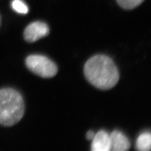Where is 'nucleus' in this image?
<instances>
[{
	"label": "nucleus",
	"instance_id": "nucleus-1",
	"mask_svg": "<svg viewBox=\"0 0 151 151\" xmlns=\"http://www.w3.org/2000/svg\"><path fill=\"white\" fill-rule=\"evenodd\" d=\"M85 75L93 86L101 90H109L119 81V72L113 60L105 55H96L87 61Z\"/></svg>",
	"mask_w": 151,
	"mask_h": 151
},
{
	"label": "nucleus",
	"instance_id": "nucleus-2",
	"mask_svg": "<svg viewBox=\"0 0 151 151\" xmlns=\"http://www.w3.org/2000/svg\"><path fill=\"white\" fill-rule=\"evenodd\" d=\"M24 103L19 92L12 88L0 90V124L10 127L17 123L24 113Z\"/></svg>",
	"mask_w": 151,
	"mask_h": 151
},
{
	"label": "nucleus",
	"instance_id": "nucleus-3",
	"mask_svg": "<svg viewBox=\"0 0 151 151\" xmlns=\"http://www.w3.org/2000/svg\"><path fill=\"white\" fill-rule=\"evenodd\" d=\"M25 63L29 70L43 78H52L58 71L54 62L44 55H29L26 59Z\"/></svg>",
	"mask_w": 151,
	"mask_h": 151
},
{
	"label": "nucleus",
	"instance_id": "nucleus-4",
	"mask_svg": "<svg viewBox=\"0 0 151 151\" xmlns=\"http://www.w3.org/2000/svg\"><path fill=\"white\" fill-rule=\"evenodd\" d=\"M48 25L43 22H34L29 24L24 32V37L29 43H33L48 35Z\"/></svg>",
	"mask_w": 151,
	"mask_h": 151
},
{
	"label": "nucleus",
	"instance_id": "nucleus-5",
	"mask_svg": "<svg viewBox=\"0 0 151 151\" xmlns=\"http://www.w3.org/2000/svg\"><path fill=\"white\" fill-rule=\"evenodd\" d=\"M110 151H126L129 150L130 142L128 138L119 130H114L110 134Z\"/></svg>",
	"mask_w": 151,
	"mask_h": 151
},
{
	"label": "nucleus",
	"instance_id": "nucleus-6",
	"mask_svg": "<svg viewBox=\"0 0 151 151\" xmlns=\"http://www.w3.org/2000/svg\"><path fill=\"white\" fill-rule=\"evenodd\" d=\"M91 143V151H110V134L105 130H100L94 135Z\"/></svg>",
	"mask_w": 151,
	"mask_h": 151
},
{
	"label": "nucleus",
	"instance_id": "nucleus-7",
	"mask_svg": "<svg viewBox=\"0 0 151 151\" xmlns=\"http://www.w3.org/2000/svg\"><path fill=\"white\" fill-rule=\"evenodd\" d=\"M136 148L140 151H149L151 150V135L150 132L140 134L136 142Z\"/></svg>",
	"mask_w": 151,
	"mask_h": 151
},
{
	"label": "nucleus",
	"instance_id": "nucleus-8",
	"mask_svg": "<svg viewBox=\"0 0 151 151\" xmlns=\"http://www.w3.org/2000/svg\"><path fill=\"white\" fill-rule=\"evenodd\" d=\"M144 0H116L119 5L124 9L130 10L139 5Z\"/></svg>",
	"mask_w": 151,
	"mask_h": 151
},
{
	"label": "nucleus",
	"instance_id": "nucleus-9",
	"mask_svg": "<svg viewBox=\"0 0 151 151\" xmlns=\"http://www.w3.org/2000/svg\"><path fill=\"white\" fill-rule=\"evenodd\" d=\"M12 7L15 11L19 14H26L29 11L27 6L22 0H14L12 3Z\"/></svg>",
	"mask_w": 151,
	"mask_h": 151
},
{
	"label": "nucleus",
	"instance_id": "nucleus-10",
	"mask_svg": "<svg viewBox=\"0 0 151 151\" xmlns=\"http://www.w3.org/2000/svg\"><path fill=\"white\" fill-rule=\"evenodd\" d=\"M94 132L92 131H89L87 133L86 138L88 140H92L93 139V138L94 137Z\"/></svg>",
	"mask_w": 151,
	"mask_h": 151
}]
</instances>
